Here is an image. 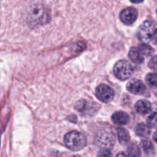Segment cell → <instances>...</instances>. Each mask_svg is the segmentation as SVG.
Wrapping results in <instances>:
<instances>
[{
    "mask_svg": "<svg viewBox=\"0 0 157 157\" xmlns=\"http://www.w3.org/2000/svg\"><path fill=\"white\" fill-rule=\"evenodd\" d=\"M139 51L140 52V53L142 54L143 56L146 55V56H150L153 53V50L150 45L147 44H142L140 45L139 47Z\"/></svg>",
    "mask_w": 157,
    "mask_h": 157,
    "instance_id": "e0dca14e",
    "label": "cell"
},
{
    "mask_svg": "<svg viewBox=\"0 0 157 157\" xmlns=\"http://www.w3.org/2000/svg\"><path fill=\"white\" fill-rule=\"evenodd\" d=\"M96 142L103 148H111L115 144V137L113 133L110 130H101L96 136Z\"/></svg>",
    "mask_w": 157,
    "mask_h": 157,
    "instance_id": "3957f363",
    "label": "cell"
},
{
    "mask_svg": "<svg viewBox=\"0 0 157 157\" xmlns=\"http://www.w3.org/2000/svg\"><path fill=\"white\" fill-rule=\"evenodd\" d=\"M135 109L136 112L140 114L146 115L148 114L152 110L151 104L147 100H140L137 101L136 104H135Z\"/></svg>",
    "mask_w": 157,
    "mask_h": 157,
    "instance_id": "30bf717a",
    "label": "cell"
},
{
    "mask_svg": "<svg viewBox=\"0 0 157 157\" xmlns=\"http://www.w3.org/2000/svg\"><path fill=\"white\" fill-rule=\"evenodd\" d=\"M135 132H136L137 136H141V137H147L150 135L151 130H150V127L147 124L141 123V124H139L136 126V129H135Z\"/></svg>",
    "mask_w": 157,
    "mask_h": 157,
    "instance_id": "7c38bea8",
    "label": "cell"
},
{
    "mask_svg": "<svg viewBox=\"0 0 157 157\" xmlns=\"http://www.w3.org/2000/svg\"><path fill=\"white\" fill-rule=\"evenodd\" d=\"M116 157H130V156H129V155L127 154V153L121 152V153H118V154L116 156Z\"/></svg>",
    "mask_w": 157,
    "mask_h": 157,
    "instance_id": "7402d4cb",
    "label": "cell"
},
{
    "mask_svg": "<svg viewBox=\"0 0 157 157\" xmlns=\"http://www.w3.org/2000/svg\"><path fill=\"white\" fill-rule=\"evenodd\" d=\"M46 15V12L44 11V7L41 6H35L32 8L29 14V19L30 23L37 24L44 19Z\"/></svg>",
    "mask_w": 157,
    "mask_h": 157,
    "instance_id": "52a82bcc",
    "label": "cell"
},
{
    "mask_svg": "<svg viewBox=\"0 0 157 157\" xmlns=\"http://www.w3.org/2000/svg\"><path fill=\"white\" fill-rule=\"evenodd\" d=\"M127 153L129 156L141 157V151L139 146L136 144H131L127 147Z\"/></svg>",
    "mask_w": 157,
    "mask_h": 157,
    "instance_id": "5bb4252c",
    "label": "cell"
},
{
    "mask_svg": "<svg viewBox=\"0 0 157 157\" xmlns=\"http://www.w3.org/2000/svg\"><path fill=\"white\" fill-rule=\"evenodd\" d=\"M141 147H142L143 150H144V152L147 153V154L153 153V151H154L153 144H152L149 140H144L141 142Z\"/></svg>",
    "mask_w": 157,
    "mask_h": 157,
    "instance_id": "2e32d148",
    "label": "cell"
},
{
    "mask_svg": "<svg viewBox=\"0 0 157 157\" xmlns=\"http://www.w3.org/2000/svg\"><path fill=\"white\" fill-rule=\"evenodd\" d=\"M156 30L155 25L152 21H146L140 27L138 31V37L144 42H148L152 40Z\"/></svg>",
    "mask_w": 157,
    "mask_h": 157,
    "instance_id": "277c9868",
    "label": "cell"
},
{
    "mask_svg": "<svg viewBox=\"0 0 157 157\" xmlns=\"http://www.w3.org/2000/svg\"><path fill=\"white\" fill-rule=\"evenodd\" d=\"M129 58L135 64H141L144 62V57L139 51L137 48H131V49L129 52Z\"/></svg>",
    "mask_w": 157,
    "mask_h": 157,
    "instance_id": "8fae6325",
    "label": "cell"
},
{
    "mask_svg": "<svg viewBox=\"0 0 157 157\" xmlns=\"http://www.w3.org/2000/svg\"><path fill=\"white\" fill-rule=\"evenodd\" d=\"M127 90L131 94L136 95H142L146 91V86L141 81L133 79L130 81L127 84Z\"/></svg>",
    "mask_w": 157,
    "mask_h": 157,
    "instance_id": "ba28073f",
    "label": "cell"
},
{
    "mask_svg": "<svg viewBox=\"0 0 157 157\" xmlns=\"http://www.w3.org/2000/svg\"><path fill=\"white\" fill-rule=\"evenodd\" d=\"M151 41H153V43L157 45V29L156 30V32H155V33H154V35H153V38H152Z\"/></svg>",
    "mask_w": 157,
    "mask_h": 157,
    "instance_id": "44dd1931",
    "label": "cell"
},
{
    "mask_svg": "<svg viewBox=\"0 0 157 157\" xmlns=\"http://www.w3.org/2000/svg\"><path fill=\"white\" fill-rule=\"evenodd\" d=\"M147 84L153 88H157V74L149 73L146 77Z\"/></svg>",
    "mask_w": 157,
    "mask_h": 157,
    "instance_id": "9a60e30c",
    "label": "cell"
},
{
    "mask_svg": "<svg viewBox=\"0 0 157 157\" xmlns=\"http://www.w3.org/2000/svg\"><path fill=\"white\" fill-rule=\"evenodd\" d=\"M137 16V10L133 7H128L123 9L120 14V18H121V21L128 25L133 24L136 21Z\"/></svg>",
    "mask_w": 157,
    "mask_h": 157,
    "instance_id": "8992f818",
    "label": "cell"
},
{
    "mask_svg": "<svg viewBox=\"0 0 157 157\" xmlns=\"http://www.w3.org/2000/svg\"><path fill=\"white\" fill-rule=\"evenodd\" d=\"M64 144L72 151H79L85 147L87 138L82 133L77 130H72L67 133L64 137Z\"/></svg>",
    "mask_w": 157,
    "mask_h": 157,
    "instance_id": "6da1fadb",
    "label": "cell"
},
{
    "mask_svg": "<svg viewBox=\"0 0 157 157\" xmlns=\"http://www.w3.org/2000/svg\"><path fill=\"white\" fill-rule=\"evenodd\" d=\"M147 125L152 128L157 129V113H153L147 118Z\"/></svg>",
    "mask_w": 157,
    "mask_h": 157,
    "instance_id": "ac0fdd59",
    "label": "cell"
},
{
    "mask_svg": "<svg viewBox=\"0 0 157 157\" xmlns=\"http://www.w3.org/2000/svg\"><path fill=\"white\" fill-rule=\"evenodd\" d=\"M98 156L99 157H113L112 153L109 149L102 148L98 153Z\"/></svg>",
    "mask_w": 157,
    "mask_h": 157,
    "instance_id": "d6986e66",
    "label": "cell"
},
{
    "mask_svg": "<svg viewBox=\"0 0 157 157\" xmlns=\"http://www.w3.org/2000/svg\"><path fill=\"white\" fill-rule=\"evenodd\" d=\"M96 96L102 102L109 103L114 97V91L110 86L101 84L96 89Z\"/></svg>",
    "mask_w": 157,
    "mask_h": 157,
    "instance_id": "5b68a950",
    "label": "cell"
},
{
    "mask_svg": "<svg viewBox=\"0 0 157 157\" xmlns=\"http://www.w3.org/2000/svg\"><path fill=\"white\" fill-rule=\"evenodd\" d=\"M117 132L118 140L121 144H127L130 141V135L125 129L122 127H118L117 129Z\"/></svg>",
    "mask_w": 157,
    "mask_h": 157,
    "instance_id": "4fadbf2b",
    "label": "cell"
},
{
    "mask_svg": "<svg viewBox=\"0 0 157 157\" xmlns=\"http://www.w3.org/2000/svg\"><path fill=\"white\" fill-rule=\"evenodd\" d=\"M133 72V67L130 62L126 60H121L115 64L113 67V73L121 81H125L129 79L132 76Z\"/></svg>",
    "mask_w": 157,
    "mask_h": 157,
    "instance_id": "7a4b0ae2",
    "label": "cell"
},
{
    "mask_svg": "<svg viewBox=\"0 0 157 157\" xmlns=\"http://www.w3.org/2000/svg\"><path fill=\"white\" fill-rule=\"evenodd\" d=\"M148 65L150 67V68H151L152 70L157 71V55H155V56H153L150 59Z\"/></svg>",
    "mask_w": 157,
    "mask_h": 157,
    "instance_id": "ffe728a7",
    "label": "cell"
},
{
    "mask_svg": "<svg viewBox=\"0 0 157 157\" xmlns=\"http://www.w3.org/2000/svg\"><path fill=\"white\" fill-rule=\"evenodd\" d=\"M112 121L117 125H127L130 122V117L126 112L117 111L112 115Z\"/></svg>",
    "mask_w": 157,
    "mask_h": 157,
    "instance_id": "9c48e42d",
    "label": "cell"
},
{
    "mask_svg": "<svg viewBox=\"0 0 157 157\" xmlns=\"http://www.w3.org/2000/svg\"><path fill=\"white\" fill-rule=\"evenodd\" d=\"M74 157H80V156H74Z\"/></svg>",
    "mask_w": 157,
    "mask_h": 157,
    "instance_id": "cb8c5ba5",
    "label": "cell"
},
{
    "mask_svg": "<svg viewBox=\"0 0 157 157\" xmlns=\"http://www.w3.org/2000/svg\"><path fill=\"white\" fill-rule=\"evenodd\" d=\"M153 140H154L155 142L157 144V131L155 132L154 134H153Z\"/></svg>",
    "mask_w": 157,
    "mask_h": 157,
    "instance_id": "603a6c76",
    "label": "cell"
}]
</instances>
